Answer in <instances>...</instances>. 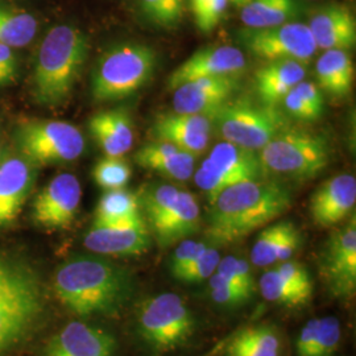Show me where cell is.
<instances>
[{"label": "cell", "mask_w": 356, "mask_h": 356, "mask_svg": "<svg viewBox=\"0 0 356 356\" xmlns=\"http://www.w3.org/2000/svg\"><path fill=\"white\" fill-rule=\"evenodd\" d=\"M89 131L106 156L111 157H123L135 141L134 122L124 108L92 115L89 119Z\"/></svg>", "instance_id": "obj_22"}, {"label": "cell", "mask_w": 356, "mask_h": 356, "mask_svg": "<svg viewBox=\"0 0 356 356\" xmlns=\"http://www.w3.org/2000/svg\"><path fill=\"white\" fill-rule=\"evenodd\" d=\"M206 3H207V0H189L191 13L194 15L195 20L202 15Z\"/></svg>", "instance_id": "obj_49"}, {"label": "cell", "mask_w": 356, "mask_h": 356, "mask_svg": "<svg viewBox=\"0 0 356 356\" xmlns=\"http://www.w3.org/2000/svg\"><path fill=\"white\" fill-rule=\"evenodd\" d=\"M356 204V178L343 173L325 181L310 198V214L318 227H332L350 216Z\"/></svg>", "instance_id": "obj_18"}, {"label": "cell", "mask_w": 356, "mask_h": 356, "mask_svg": "<svg viewBox=\"0 0 356 356\" xmlns=\"http://www.w3.org/2000/svg\"><path fill=\"white\" fill-rule=\"evenodd\" d=\"M266 175L259 153L248 148L222 141L209 153L207 159L194 175L197 186L204 191L209 202H214L216 197L229 186L263 179Z\"/></svg>", "instance_id": "obj_9"}, {"label": "cell", "mask_w": 356, "mask_h": 356, "mask_svg": "<svg viewBox=\"0 0 356 356\" xmlns=\"http://www.w3.org/2000/svg\"><path fill=\"white\" fill-rule=\"evenodd\" d=\"M236 337L247 343L260 347V348L267 350L270 353L280 354V337H279L277 331L267 325L247 327L241 332H238Z\"/></svg>", "instance_id": "obj_39"}, {"label": "cell", "mask_w": 356, "mask_h": 356, "mask_svg": "<svg viewBox=\"0 0 356 356\" xmlns=\"http://www.w3.org/2000/svg\"><path fill=\"white\" fill-rule=\"evenodd\" d=\"M243 47L266 63L292 60L309 64L318 51L307 24L289 22L269 28H244L238 32Z\"/></svg>", "instance_id": "obj_10"}, {"label": "cell", "mask_w": 356, "mask_h": 356, "mask_svg": "<svg viewBox=\"0 0 356 356\" xmlns=\"http://www.w3.org/2000/svg\"><path fill=\"white\" fill-rule=\"evenodd\" d=\"M341 341V323L334 317H326L319 322L317 342L312 356H334Z\"/></svg>", "instance_id": "obj_38"}, {"label": "cell", "mask_w": 356, "mask_h": 356, "mask_svg": "<svg viewBox=\"0 0 356 356\" xmlns=\"http://www.w3.org/2000/svg\"><path fill=\"white\" fill-rule=\"evenodd\" d=\"M38 178L36 165L22 154L0 159V229L16 220Z\"/></svg>", "instance_id": "obj_14"}, {"label": "cell", "mask_w": 356, "mask_h": 356, "mask_svg": "<svg viewBox=\"0 0 356 356\" xmlns=\"http://www.w3.org/2000/svg\"><path fill=\"white\" fill-rule=\"evenodd\" d=\"M259 286L261 296L277 305L300 307L307 305L312 300L310 296L292 286L276 269L266 272L259 281Z\"/></svg>", "instance_id": "obj_31"}, {"label": "cell", "mask_w": 356, "mask_h": 356, "mask_svg": "<svg viewBox=\"0 0 356 356\" xmlns=\"http://www.w3.org/2000/svg\"><path fill=\"white\" fill-rule=\"evenodd\" d=\"M292 225V222H279L260 232L251 250V261L254 266L267 267L277 261L281 244Z\"/></svg>", "instance_id": "obj_32"}, {"label": "cell", "mask_w": 356, "mask_h": 356, "mask_svg": "<svg viewBox=\"0 0 356 356\" xmlns=\"http://www.w3.org/2000/svg\"><path fill=\"white\" fill-rule=\"evenodd\" d=\"M292 206L285 186L264 179L245 181L222 191L211 204L207 236L216 244H232L269 225Z\"/></svg>", "instance_id": "obj_2"}, {"label": "cell", "mask_w": 356, "mask_h": 356, "mask_svg": "<svg viewBox=\"0 0 356 356\" xmlns=\"http://www.w3.org/2000/svg\"><path fill=\"white\" fill-rule=\"evenodd\" d=\"M157 54L140 42H123L98 58L91 74V95L95 102H115L143 89L156 72Z\"/></svg>", "instance_id": "obj_4"}, {"label": "cell", "mask_w": 356, "mask_h": 356, "mask_svg": "<svg viewBox=\"0 0 356 356\" xmlns=\"http://www.w3.org/2000/svg\"><path fill=\"white\" fill-rule=\"evenodd\" d=\"M139 332L143 341L159 353L188 343L195 331V319L185 301L175 293H163L141 306Z\"/></svg>", "instance_id": "obj_8"}, {"label": "cell", "mask_w": 356, "mask_h": 356, "mask_svg": "<svg viewBox=\"0 0 356 356\" xmlns=\"http://www.w3.org/2000/svg\"><path fill=\"white\" fill-rule=\"evenodd\" d=\"M53 286L63 305L81 317H114L132 298L126 268L97 256H74L57 268Z\"/></svg>", "instance_id": "obj_1"}, {"label": "cell", "mask_w": 356, "mask_h": 356, "mask_svg": "<svg viewBox=\"0 0 356 356\" xmlns=\"http://www.w3.org/2000/svg\"><path fill=\"white\" fill-rule=\"evenodd\" d=\"M209 245L206 243L194 242V241H184L179 243L170 263V269L175 277L194 263L201 254H204Z\"/></svg>", "instance_id": "obj_41"}, {"label": "cell", "mask_w": 356, "mask_h": 356, "mask_svg": "<svg viewBox=\"0 0 356 356\" xmlns=\"http://www.w3.org/2000/svg\"><path fill=\"white\" fill-rule=\"evenodd\" d=\"M275 269L296 289L305 293L310 297L313 296V281L310 277V273L302 264L286 260V261H282L280 266Z\"/></svg>", "instance_id": "obj_40"}, {"label": "cell", "mask_w": 356, "mask_h": 356, "mask_svg": "<svg viewBox=\"0 0 356 356\" xmlns=\"http://www.w3.org/2000/svg\"><path fill=\"white\" fill-rule=\"evenodd\" d=\"M319 322L321 319H310L306 322L304 329L301 330V334L297 339L296 343V350L298 356H312L314 351V346L317 342V335H318Z\"/></svg>", "instance_id": "obj_45"}, {"label": "cell", "mask_w": 356, "mask_h": 356, "mask_svg": "<svg viewBox=\"0 0 356 356\" xmlns=\"http://www.w3.org/2000/svg\"><path fill=\"white\" fill-rule=\"evenodd\" d=\"M307 65L280 60L263 65L254 73V89L260 103L268 107H277L284 97L304 81Z\"/></svg>", "instance_id": "obj_23"}, {"label": "cell", "mask_w": 356, "mask_h": 356, "mask_svg": "<svg viewBox=\"0 0 356 356\" xmlns=\"http://www.w3.org/2000/svg\"><path fill=\"white\" fill-rule=\"evenodd\" d=\"M277 353H270L267 350H263L260 347H256L252 344L247 343L241 338L235 337L229 346H227V356H279Z\"/></svg>", "instance_id": "obj_47"}, {"label": "cell", "mask_w": 356, "mask_h": 356, "mask_svg": "<svg viewBox=\"0 0 356 356\" xmlns=\"http://www.w3.org/2000/svg\"><path fill=\"white\" fill-rule=\"evenodd\" d=\"M179 189L169 184L145 185L138 194L141 216L154 229L177 201Z\"/></svg>", "instance_id": "obj_30"}, {"label": "cell", "mask_w": 356, "mask_h": 356, "mask_svg": "<svg viewBox=\"0 0 356 356\" xmlns=\"http://www.w3.org/2000/svg\"><path fill=\"white\" fill-rule=\"evenodd\" d=\"M116 346L110 332L72 321L53 335L44 356H115Z\"/></svg>", "instance_id": "obj_17"}, {"label": "cell", "mask_w": 356, "mask_h": 356, "mask_svg": "<svg viewBox=\"0 0 356 356\" xmlns=\"http://www.w3.org/2000/svg\"><path fill=\"white\" fill-rule=\"evenodd\" d=\"M294 89L314 111H317L321 116L323 115L325 99H323V92L317 86V83L302 81L297 86H294Z\"/></svg>", "instance_id": "obj_46"}, {"label": "cell", "mask_w": 356, "mask_h": 356, "mask_svg": "<svg viewBox=\"0 0 356 356\" xmlns=\"http://www.w3.org/2000/svg\"><path fill=\"white\" fill-rule=\"evenodd\" d=\"M154 140L165 141L185 152L197 156L209 145L211 120L209 116L185 113L160 114L153 122Z\"/></svg>", "instance_id": "obj_16"}, {"label": "cell", "mask_w": 356, "mask_h": 356, "mask_svg": "<svg viewBox=\"0 0 356 356\" xmlns=\"http://www.w3.org/2000/svg\"><path fill=\"white\" fill-rule=\"evenodd\" d=\"M132 177V169L123 157L106 156L92 169L95 184L104 191H115L126 188Z\"/></svg>", "instance_id": "obj_33"}, {"label": "cell", "mask_w": 356, "mask_h": 356, "mask_svg": "<svg viewBox=\"0 0 356 356\" xmlns=\"http://www.w3.org/2000/svg\"><path fill=\"white\" fill-rule=\"evenodd\" d=\"M138 165L175 181H188L195 168V156L165 141L153 140L135 154Z\"/></svg>", "instance_id": "obj_24"}, {"label": "cell", "mask_w": 356, "mask_h": 356, "mask_svg": "<svg viewBox=\"0 0 356 356\" xmlns=\"http://www.w3.org/2000/svg\"><path fill=\"white\" fill-rule=\"evenodd\" d=\"M82 198L79 179L61 173L47 184L32 204L33 222L47 229H65L74 222Z\"/></svg>", "instance_id": "obj_12"}, {"label": "cell", "mask_w": 356, "mask_h": 356, "mask_svg": "<svg viewBox=\"0 0 356 356\" xmlns=\"http://www.w3.org/2000/svg\"><path fill=\"white\" fill-rule=\"evenodd\" d=\"M45 296L41 276L32 264L0 254V307Z\"/></svg>", "instance_id": "obj_21"}, {"label": "cell", "mask_w": 356, "mask_h": 356, "mask_svg": "<svg viewBox=\"0 0 356 356\" xmlns=\"http://www.w3.org/2000/svg\"><path fill=\"white\" fill-rule=\"evenodd\" d=\"M19 153L33 165H57L78 160L85 151L79 128L64 120L23 119L13 129Z\"/></svg>", "instance_id": "obj_6"}, {"label": "cell", "mask_w": 356, "mask_h": 356, "mask_svg": "<svg viewBox=\"0 0 356 356\" xmlns=\"http://www.w3.org/2000/svg\"><path fill=\"white\" fill-rule=\"evenodd\" d=\"M281 104L286 110V113L297 120L302 122H316L321 118V115L314 111L307 103L300 97V94L293 88L281 101Z\"/></svg>", "instance_id": "obj_42"}, {"label": "cell", "mask_w": 356, "mask_h": 356, "mask_svg": "<svg viewBox=\"0 0 356 356\" xmlns=\"http://www.w3.org/2000/svg\"><path fill=\"white\" fill-rule=\"evenodd\" d=\"M90 40L79 28L53 26L38 45L32 73V97L44 107L69 101L89 58Z\"/></svg>", "instance_id": "obj_3"}, {"label": "cell", "mask_w": 356, "mask_h": 356, "mask_svg": "<svg viewBox=\"0 0 356 356\" xmlns=\"http://www.w3.org/2000/svg\"><path fill=\"white\" fill-rule=\"evenodd\" d=\"M247 67L243 51L232 45H207L194 51L168 78V89L200 78H239Z\"/></svg>", "instance_id": "obj_13"}, {"label": "cell", "mask_w": 356, "mask_h": 356, "mask_svg": "<svg viewBox=\"0 0 356 356\" xmlns=\"http://www.w3.org/2000/svg\"><path fill=\"white\" fill-rule=\"evenodd\" d=\"M232 4H235V6H238V7H241L242 8L243 6H245L250 0H229Z\"/></svg>", "instance_id": "obj_50"}, {"label": "cell", "mask_w": 356, "mask_h": 356, "mask_svg": "<svg viewBox=\"0 0 356 356\" xmlns=\"http://www.w3.org/2000/svg\"><path fill=\"white\" fill-rule=\"evenodd\" d=\"M300 15L297 0H250L242 7L245 28H269L294 22Z\"/></svg>", "instance_id": "obj_28"}, {"label": "cell", "mask_w": 356, "mask_h": 356, "mask_svg": "<svg viewBox=\"0 0 356 356\" xmlns=\"http://www.w3.org/2000/svg\"><path fill=\"white\" fill-rule=\"evenodd\" d=\"M83 245L98 254L138 256L151 248L152 238L145 220L111 226L92 225L83 238Z\"/></svg>", "instance_id": "obj_15"}, {"label": "cell", "mask_w": 356, "mask_h": 356, "mask_svg": "<svg viewBox=\"0 0 356 356\" xmlns=\"http://www.w3.org/2000/svg\"><path fill=\"white\" fill-rule=\"evenodd\" d=\"M321 275L329 292L338 298H350L356 288L355 216L337 229L321 257Z\"/></svg>", "instance_id": "obj_11"}, {"label": "cell", "mask_w": 356, "mask_h": 356, "mask_svg": "<svg viewBox=\"0 0 356 356\" xmlns=\"http://www.w3.org/2000/svg\"><path fill=\"white\" fill-rule=\"evenodd\" d=\"M0 159H1V148H0Z\"/></svg>", "instance_id": "obj_51"}, {"label": "cell", "mask_w": 356, "mask_h": 356, "mask_svg": "<svg viewBox=\"0 0 356 356\" xmlns=\"http://www.w3.org/2000/svg\"><path fill=\"white\" fill-rule=\"evenodd\" d=\"M238 78H200L175 89L173 107L176 113L209 115L229 102L238 90Z\"/></svg>", "instance_id": "obj_19"}, {"label": "cell", "mask_w": 356, "mask_h": 356, "mask_svg": "<svg viewBox=\"0 0 356 356\" xmlns=\"http://www.w3.org/2000/svg\"><path fill=\"white\" fill-rule=\"evenodd\" d=\"M307 26L318 49L348 51L355 47V16L344 4L334 3L321 7Z\"/></svg>", "instance_id": "obj_20"}, {"label": "cell", "mask_w": 356, "mask_h": 356, "mask_svg": "<svg viewBox=\"0 0 356 356\" xmlns=\"http://www.w3.org/2000/svg\"><path fill=\"white\" fill-rule=\"evenodd\" d=\"M17 58L13 48L0 44V88L8 86L17 78Z\"/></svg>", "instance_id": "obj_44"}, {"label": "cell", "mask_w": 356, "mask_h": 356, "mask_svg": "<svg viewBox=\"0 0 356 356\" xmlns=\"http://www.w3.org/2000/svg\"><path fill=\"white\" fill-rule=\"evenodd\" d=\"M38 23L32 13L0 4V44L24 48L38 35Z\"/></svg>", "instance_id": "obj_29"}, {"label": "cell", "mask_w": 356, "mask_h": 356, "mask_svg": "<svg viewBox=\"0 0 356 356\" xmlns=\"http://www.w3.org/2000/svg\"><path fill=\"white\" fill-rule=\"evenodd\" d=\"M229 0H207L202 15L195 20L202 32H210L216 28L227 11Z\"/></svg>", "instance_id": "obj_43"}, {"label": "cell", "mask_w": 356, "mask_h": 356, "mask_svg": "<svg viewBox=\"0 0 356 356\" xmlns=\"http://www.w3.org/2000/svg\"><path fill=\"white\" fill-rule=\"evenodd\" d=\"M220 256L216 248L207 247L204 254H201L189 267L185 268L176 279L185 284L200 282L209 279L216 270Z\"/></svg>", "instance_id": "obj_37"}, {"label": "cell", "mask_w": 356, "mask_h": 356, "mask_svg": "<svg viewBox=\"0 0 356 356\" xmlns=\"http://www.w3.org/2000/svg\"><path fill=\"white\" fill-rule=\"evenodd\" d=\"M317 86L335 98L347 97L354 85L355 67L348 51H325L316 64Z\"/></svg>", "instance_id": "obj_26"}, {"label": "cell", "mask_w": 356, "mask_h": 356, "mask_svg": "<svg viewBox=\"0 0 356 356\" xmlns=\"http://www.w3.org/2000/svg\"><path fill=\"white\" fill-rule=\"evenodd\" d=\"M301 244V234L300 229L296 227V225L293 223L292 227L288 231V234L285 235L282 244H281L280 251L277 254V261H286L291 260L293 254H296V251L298 250Z\"/></svg>", "instance_id": "obj_48"}, {"label": "cell", "mask_w": 356, "mask_h": 356, "mask_svg": "<svg viewBox=\"0 0 356 356\" xmlns=\"http://www.w3.org/2000/svg\"><path fill=\"white\" fill-rule=\"evenodd\" d=\"M209 286L211 298L219 305L241 306L245 304L254 294L226 280L216 272L209 277Z\"/></svg>", "instance_id": "obj_35"}, {"label": "cell", "mask_w": 356, "mask_h": 356, "mask_svg": "<svg viewBox=\"0 0 356 356\" xmlns=\"http://www.w3.org/2000/svg\"><path fill=\"white\" fill-rule=\"evenodd\" d=\"M209 118L216 123L223 140L252 151H260L289 126L288 119L277 107L242 99H229Z\"/></svg>", "instance_id": "obj_7"}, {"label": "cell", "mask_w": 356, "mask_h": 356, "mask_svg": "<svg viewBox=\"0 0 356 356\" xmlns=\"http://www.w3.org/2000/svg\"><path fill=\"white\" fill-rule=\"evenodd\" d=\"M145 16L161 28H175L185 15V0H140Z\"/></svg>", "instance_id": "obj_34"}, {"label": "cell", "mask_w": 356, "mask_h": 356, "mask_svg": "<svg viewBox=\"0 0 356 356\" xmlns=\"http://www.w3.org/2000/svg\"><path fill=\"white\" fill-rule=\"evenodd\" d=\"M144 220L138 194L123 189L106 191L95 209V226L124 225Z\"/></svg>", "instance_id": "obj_27"}, {"label": "cell", "mask_w": 356, "mask_h": 356, "mask_svg": "<svg viewBox=\"0 0 356 356\" xmlns=\"http://www.w3.org/2000/svg\"><path fill=\"white\" fill-rule=\"evenodd\" d=\"M257 153L266 173L296 181L317 177L330 163L327 140L305 131L285 129Z\"/></svg>", "instance_id": "obj_5"}, {"label": "cell", "mask_w": 356, "mask_h": 356, "mask_svg": "<svg viewBox=\"0 0 356 356\" xmlns=\"http://www.w3.org/2000/svg\"><path fill=\"white\" fill-rule=\"evenodd\" d=\"M216 273H219L226 280L234 282L235 285L241 286L248 292H254V280L252 270L244 259H239L235 256H226L225 259L219 260L216 267Z\"/></svg>", "instance_id": "obj_36"}, {"label": "cell", "mask_w": 356, "mask_h": 356, "mask_svg": "<svg viewBox=\"0 0 356 356\" xmlns=\"http://www.w3.org/2000/svg\"><path fill=\"white\" fill-rule=\"evenodd\" d=\"M201 225V209L195 197L186 191H179L177 201L160 223L152 229L160 247L181 242L195 234Z\"/></svg>", "instance_id": "obj_25"}]
</instances>
